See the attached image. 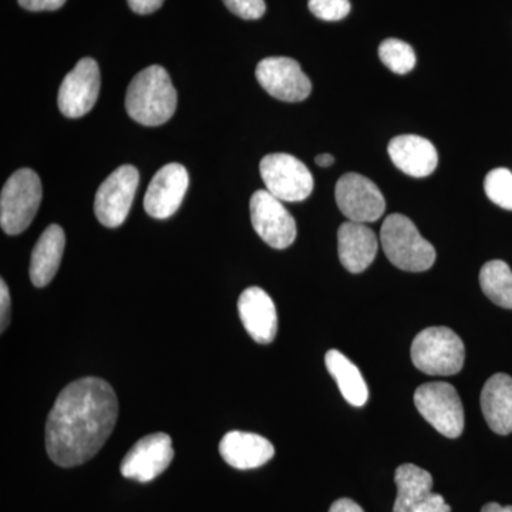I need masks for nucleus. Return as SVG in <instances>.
<instances>
[{
	"instance_id": "f257e3e1",
	"label": "nucleus",
	"mask_w": 512,
	"mask_h": 512,
	"mask_svg": "<svg viewBox=\"0 0 512 512\" xmlns=\"http://www.w3.org/2000/svg\"><path fill=\"white\" fill-rule=\"evenodd\" d=\"M119 417V402L109 383L84 377L57 396L46 423V450L57 466L70 468L96 456Z\"/></svg>"
},
{
	"instance_id": "f03ea898",
	"label": "nucleus",
	"mask_w": 512,
	"mask_h": 512,
	"mask_svg": "<svg viewBox=\"0 0 512 512\" xmlns=\"http://www.w3.org/2000/svg\"><path fill=\"white\" fill-rule=\"evenodd\" d=\"M177 90L164 67L154 64L137 74L128 84V116L147 127L167 123L177 110Z\"/></svg>"
},
{
	"instance_id": "7ed1b4c3",
	"label": "nucleus",
	"mask_w": 512,
	"mask_h": 512,
	"mask_svg": "<svg viewBox=\"0 0 512 512\" xmlns=\"http://www.w3.org/2000/svg\"><path fill=\"white\" fill-rule=\"evenodd\" d=\"M380 244L387 259L403 271H429L436 262V249L406 215L392 214L384 220Z\"/></svg>"
},
{
	"instance_id": "20e7f679",
	"label": "nucleus",
	"mask_w": 512,
	"mask_h": 512,
	"mask_svg": "<svg viewBox=\"0 0 512 512\" xmlns=\"http://www.w3.org/2000/svg\"><path fill=\"white\" fill-rule=\"evenodd\" d=\"M466 349L454 330L436 326L421 330L413 340V365L430 376L457 375L464 366Z\"/></svg>"
},
{
	"instance_id": "39448f33",
	"label": "nucleus",
	"mask_w": 512,
	"mask_h": 512,
	"mask_svg": "<svg viewBox=\"0 0 512 512\" xmlns=\"http://www.w3.org/2000/svg\"><path fill=\"white\" fill-rule=\"evenodd\" d=\"M42 202V183L30 168H20L3 185L0 225L8 235L22 234L35 220Z\"/></svg>"
},
{
	"instance_id": "423d86ee",
	"label": "nucleus",
	"mask_w": 512,
	"mask_h": 512,
	"mask_svg": "<svg viewBox=\"0 0 512 512\" xmlns=\"http://www.w3.org/2000/svg\"><path fill=\"white\" fill-rule=\"evenodd\" d=\"M414 404L431 426L448 439H457L464 430V407L456 387L444 382L421 384Z\"/></svg>"
},
{
	"instance_id": "0eeeda50",
	"label": "nucleus",
	"mask_w": 512,
	"mask_h": 512,
	"mask_svg": "<svg viewBox=\"0 0 512 512\" xmlns=\"http://www.w3.org/2000/svg\"><path fill=\"white\" fill-rule=\"evenodd\" d=\"M266 191L282 202H299L312 194L313 177L302 161L291 154H269L259 164Z\"/></svg>"
},
{
	"instance_id": "6e6552de",
	"label": "nucleus",
	"mask_w": 512,
	"mask_h": 512,
	"mask_svg": "<svg viewBox=\"0 0 512 512\" xmlns=\"http://www.w3.org/2000/svg\"><path fill=\"white\" fill-rule=\"evenodd\" d=\"M140 183V174L133 165H121L103 181L96 192L94 212L107 228L123 225L133 205Z\"/></svg>"
},
{
	"instance_id": "1a4fd4ad",
	"label": "nucleus",
	"mask_w": 512,
	"mask_h": 512,
	"mask_svg": "<svg viewBox=\"0 0 512 512\" xmlns=\"http://www.w3.org/2000/svg\"><path fill=\"white\" fill-rule=\"evenodd\" d=\"M249 210H251L252 227L269 247L286 249L295 242L296 222L282 201L274 197L271 192L266 190L254 192Z\"/></svg>"
},
{
	"instance_id": "9d476101",
	"label": "nucleus",
	"mask_w": 512,
	"mask_h": 512,
	"mask_svg": "<svg viewBox=\"0 0 512 512\" xmlns=\"http://www.w3.org/2000/svg\"><path fill=\"white\" fill-rule=\"evenodd\" d=\"M335 198L348 221L369 224L379 220L386 211L382 191L365 175H343L336 184Z\"/></svg>"
},
{
	"instance_id": "9b49d317",
	"label": "nucleus",
	"mask_w": 512,
	"mask_h": 512,
	"mask_svg": "<svg viewBox=\"0 0 512 512\" xmlns=\"http://www.w3.org/2000/svg\"><path fill=\"white\" fill-rule=\"evenodd\" d=\"M256 79L275 99L298 103L308 99L312 83L291 57H268L256 66Z\"/></svg>"
},
{
	"instance_id": "f8f14e48",
	"label": "nucleus",
	"mask_w": 512,
	"mask_h": 512,
	"mask_svg": "<svg viewBox=\"0 0 512 512\" xmlns=\"http://www.w3.org/2000/svg\"><path fill=\"white\" fill-rule=\"evenodd\" d=\"M174 458L173 441L165 433H154L138 440L121 463L124 477L150 483L164 473Z\"/></svg>"
},
{
	"instance_id": "ddd939ff",
	"label": "nucleus",
	"mask_w": 512,
	"mask_h": 512,
	"mask_svg": "<svg viewBox=\"0 0 512 512\" xmlns=\"http://www.w3.org/2000/svg\"><path fill=\"white\" fill-rule=\"evenodd\" d=\"M100 94V69L96 60L84 57L64 77L59 90V109L69 119H80L93 109Z\"/></svg>"
},
{
	"instance_id": "4468645a",
	"label": "nucleus",
	"mask_w": 512,
	"mask_h": 512,
	"mask_svg": "<svg viewBox=\"0 0 512 512\" xmlns=\"http://www.w3.org/2000/svg\"><path fill=\"white\" fill-rule=\"evenodd\" d=\"M190 177L184 165L171 163L157 171L148 185L144 208L156 220L170 218L183 204Z\"/></svg>"
},
{
	"instance_id": "2eb2a0df",
	"label": "nucleus",
	"mask_w": 512,
	"mask_h": 512,
	"mask_svg": "<svg viewBox=\"0 0 512 512\" xmlns=\"http://www.w3.org/2000/svg\"><path fill=\"white\" fill-rule=\"evenodd\" d=\"M238 312L242 325L255 342L261 345L274 342L278 333V313L264 289L258 286L245 289L239 296Z\"/></svg>"
},
{
	"instance_id": "dca6fc26",
	"label": "nucleus",
	"mask_w": 512,
	"mask_h": 512,
	"mask_svg": "<svg viewBox=\"0 0 512 512\" xmlns=\"http://www.w3.org/2000/svg\"><path fill=\"white\" fill-rule=\"evenodd\" d=\"M387 151L393 164L410 177H429L439 164V153L433 143L414 134L394 137Z\"/></svg>"
},
{
	"instance_id": "f3484780",
	"label": "nucleus",
	"mask_w": 512,
	"mask_h": 512,
	"mask_svg": "<svg viewBox=\"0 0 512 512\" xmlns=\"http://www.w3.org/2000/svg\"><path fill=\"white\" fill-rule=\"evenodd\" d=\"M379 241L366 224L346 221L338 231L339 258L352 274L366 271L375 261Z\"/></svg>"
},
{
	"instance_id": "a211bd4d",
	"label": "nucleus",
	"mask_w": 512,
	"mask_h": 512,
	"mask_svg": "<svg viewBox=\"0 0 512 512\" xmlns=\"http://www.w3.org/2000/svg\"><path fill=\"white\" fill-rule=\"evenodd\" d=\"M220 453L225 463L237 470H252L272 460L275 448L259 434L229 431L222 437Z\"/></svg>"
},
{
	"instance_id": "6ab92c4d",
	"label": "nucleus",
	"mask_w": 512,
	"mask_h": 512,
	"mask_svg": "<svg viewBox=\"0 0 512 512\" xmlns=\"http://www.w3.org/2000/svg\"><path fill=\"white\" fill-rule=\"evenodd\" d=\"M66 235L57 224L49 225L37 239L30 259V279L36 288H45L55 278L62 262Z\"/></svg>"
},
{
	"instance_id": "aec40b11",
	"label": "nucleus",
	"mask_w": 512,
	"mask_h": 512,
	"mask_svg": "<svg viewBox=\"0 0 512 512\" xmlns=\"http://www.w3.org/2000/svg\"><path fill=\"white\" fill-rule=\"evenodd\" d=\"M481 410L494 433L507 436L512 433V377L497 373L484 384L481 392Z\"/></svg>"
},
{
	"instance_id": "412c9836",
	"label": "nucleus",
	"mask_w": 512,
	"mask_h": 512,
	"mask_svg": "<svg viewBox=\"0 0 512 512\" xmlns=\"http://www.w3.org/2000/svg\"><path fill=\"white\" fill-rule=\"evenodd\" d=\"M325 363L326 369L338 383L340 393L343 394L346 402L355 407L365 406L369 400V389L356 365L335 349L326 353Z\"/></svg>"
},
{
	"instance_id": "4be33fe9",
	"label": "nucleus",
	"mask_w": 512,
	"mask_h": 512,
	"mask_svg": "<svg viewBox=\"0 0 512 512\" xmlns=\"http://www.w3.org/2000/svg\"><path fill=\"white\" fill-rule=\"evenodd\" d=\"M394 481L397 485V498L393 512H412L416 505L429 497L433 488V477L429 471L414 464H403L397 468Z\"/></svg>"
},
{
	"instance_id": "5701e85b",
	"label": "nucleus",
	"mask_w": 512,
	"mask_h": 512,
	"mask_svg": "<svg viewBox=\"0 0 512 512\" xmlns=\"http://www.w3.org/2000/svg\"><path fill=\"white\" fill-rule=\"evenodd\" d=\"M480 285L491 302L512 309V271L507 262L501 259L487 262L481 268Z\"/></svg>"
},
{
	"instance_id": "b1692460",
	"label": "nucleus",
	"mask_w": 512,
	"mask_h": 512,
	"mask_svg": "<svg viewBox=\"0 0 512 512\" xmlns=\"http://www.w3.org/2000/svg\"><path fill=\"white\" fill-rule=\"evenodd\" d=\"M379 57L384 66L396 74L412 72L417 62L413 47L399 39L384 40L379 47Z\"/></svg>"
},
{
	"instance_id": "393cba45",
	"label": "nucleus",
	"mask_w": 512,
	"mask_h": 512,
	"mask_svg": "<svg viewBox=\"0 0 512 512\" xmlns=\"http://www.w3.org/2000/svg\"><path fill=\"white\" fill-rule=\"evenodd\" d=\"M487 197L498 207L512 211V173L507 168H494L484 180Z\"/></svg>"
},
{
	"instance_id": "a878e982",
	"label": "nucleus",
	"mask_w": 512,
	"mask_h": 512,
	"mask_svg": "<svg viewBox=\"0 0 512 512\" xmlns=\"http://www.w3.org/2000/svg\"><path fill=\"white\" fill-rule=\"evenodd\" d=\"M309 10L318 19L338 22L350 13L349 0H309Z\"/></svg>"
},
{
	"instance_id": "bb28decb",
	"label": "nucleus",
	"mask_w": 512,
	"mask_h": 512,
	"mask_svg": "<svg viewBox=\"0 0 512 512\" xmlns=\"http://www.w3.org/2000/svg\"><path fill=\"white\" fill-rule=\"evenodd\" d=\"M225 6L238 18L245 20L261 19L265 15V0H222Z\"/></svg>"
},
{
	"instance_id": "cd10ccee",
	"label": "nucleus",
	"mask_w": 512,
	"mask_h": 512,
	"mask_svg": "<svg viewBox=\"0 0 512 512\" xmlns=\"http://www.w3.org/2000/svg\"><path fill=\"white\" fill-rule=\"evenodd\" d=\"M412 512H451V508L440 494L431 493Z\"/></svg>"
},
{
	"instance_id": "c85d7f7f",
	"label": "nucleus",
	"mask_w": 512,
	"mask_h": 512,
	"mask_svg": "<svg viewBox=\"0 0 512 512\" xmlns=\"http://www.w3.org/2000/svg\"><path fill=\"white\" fill-rule=\"evenodd\" d=\"M10 306H12V302H10L8 285L2 279L0 281V329H2V332H5L9 326Z\"/></svg>"
},
{
	"instance_id": "c756f323",
	"label": "nucleus",
	"mask_w": 512,
	"mask_h": 512,
	"mask_svg": "<svg viewBox=\"0 0 512 512\" xmlns=\"http://www.w3.org/2000/svg\"><path fill=\"white\" fill-rule=\"evenodd\" d=\"M22 8L30 12H42V10H57L62 8L66 0H19Z\"/></svg>"
},
{
	"instance_id": "7c9ffc66",
	"label": "nucleus",
	"mask_w": 512,
	"mask_h": 512,
	"mask_svg": "<svg viewBox=\"0 0 512 512\" xmlns=\"http://www.w3.org/2000/svg\"><path fill=\"white\" fill-rule=\"evenodd\" d=\"M163 3L164 0H128V6L138 15H150L160 9Z\"/></svg>"
},
{
	"instance_id": "2f4dec72",
	"label": "nucleus",
	"mask_w": 512,
	"mask_h": 512,
	"mask_svg": "<svg viewBox=\"0 0 512 512\" xmlns=\"http://www.w3.org/2000/svg\"><path fill=\"white\" fill-rule=\"evenodd\" d=\"M329 512H365L363 508L360 507L359 504H356L355 501L350 500V498H340V500L335 501L330 507Z\"/></svg>"
},
{
	"instance_id": "473e14b6",
	"label": "nucleus",
	"mask_w": 512,
	"mask_h": 512,
	"mask_svg": "<svg viewBox=\"0 0 512 512\" xmlns=\"http://www.w3.org/2000/svg\"><path fill=\"white\" fill-rule=\"evenodd\" d=\"M481 512H512V505H508V507H503V505L497 503H490L484 505L483 510Z\"/></svg>"
},
{
	"instance_id": "72a5a7b5",
	"label": "nucleus",
	"mask_w": 512,
	"mask_h": 512,
	"mask_svg": "<svg viewBox=\"0 0 512 512\" xmlns=\"http://www.w3.org/2000/svg\"><path fill=\"white\" fill-rule=\"evenodd\" d=\"M333 163H335V157L330 156V154H320V156L316 157V164H318L319 167H330Z\"/></svg>"
}]
</instances>
